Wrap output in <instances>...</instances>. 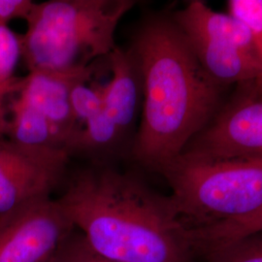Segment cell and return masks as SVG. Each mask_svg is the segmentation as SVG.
Masks as SVG:
<instances>
[{"instance_id": "cell-1", "label": "cell", "mask_w": 262, "mask_h": 262, "mask_svg": "<svg viewBox=\"0 0 262 262\" xmlns=\"http://www.w3.org/2000/svg\"><path fill=\"white\" fill-rule=\"evenodd\" d=\"M85 242L120 262H194L191 230L170 195L132 172L94 163L56 198Z\"/></svg>"}, {"instance_id": "cell-2", "label": "cell", "mask_w": 262, "mask_h": 262, "mask_svg": "<svg viewBox=\"0 0 262 262\" xmlns=\"http://www.w3.org/2000/svg\"><path fill=\"white\" fill-rule=\"evenodd\" d=\"M130 48L143 84L142 111L130 156L156 172L212 122L229 88L204 70L171 15L144 20Z\"/></svg>"}, {"instance_id": "cell-3", "label": "cell", "mask_w": 262, "mask_h": 262, "mask_svg": "<svg viewBox=\"0 0 262 262\" xmlns=\"http://www.w3.org/2000/svg\"><path fill=\"white\" fill-rule=\"evenodd\" d=\"M133 0H49L34 3L20 35L28 71L92 66L117 47L116 31Z\"/></svg>"}, {"instance_id": "cell-4", "label": "cell", "mask_w": 262, "mask_h": 262, "mask_svg": "<svg viewBox=\"0 0 262 262\" xmlns=\"http://www.w3.org/2000/svg\"><path fill=\"white\" fill-rule=\"evenodd\" d=\"M156 173L182 219L197 228L251 215L262 206V158L217 159L182 151Z\"/></svg>"}, {"instance_id": "cell-5", "label": "cell", "mask_w": 262, "mask_h": 262, "mask_svg": "<svg viewBox=\"0 0 262 262\" xmlns=\"http://www.w3.org/2000/svg\"><path fill=\"white\" fill-rule=\"evenodd\" d=\"M200 64L226 88L262 79V61L243 25L216 12L202 0H191L171 14Z\"/></svg>"}, {"instance_id": "cell-6", "label": "cell", "mask_w": 262, "mask_h": 262, "mask_svg": "<svg viewBox=\"0 0 262 262\" xmlns=\"http://www.w3.org/2000/svg\"><path fill=\"white\" fill-rule=\"evenodd\" d=\"M183 151L217 159L262 158V79L234 86L212 122Z\"/></svg>"}, {"instance_id": "cell-7", "label": "cell", "mask_w": 262, "mask_h": 262, "mask_svg": "<svg viewBox=\"0 0 262 262\" xmlns=\"http://www.w3.org/2000/svg\"><path fill=\"white\" fill-rule=\"evenodd\" d=\"M75 229L57 199L28 201L0 215V262H51Z\"/></svg>"}, {"instance_id": "cell-8", "label": "cell", "mask_w": 262, "mask_h": 262, "mask_svg": "<svg viewBox=\"0 0 262 262\" xmlns=\"http://www.w3.org/2000/svg\"><path fill=\"white\" fill-rule=\"evenodd\" d=\"M69 157L64 150L28 149L0 136V215L51 196L64 179Z\"/></svg>"}, {"instance_id": "cell-9", "label": "cell", "mask_w": 262, "mask_h": 262, "mask_svg": "<svg viewBox=\"0 0 262 262\" xmlns=\"http://www.w3.org/2000/svg\"><path fill=\"white\" fill-rule=\"evenodd\" d=\"M93 75L92 66L67 71H29L21 78L18 98L41 113L66 143L81 128L70 105V94L76 84L86 83Z\"/></svg>"}, {"instance_id": "cell-10", "label": "cell", "mask_w": 262, "mask_h": 262, "mask_svg": "<svg viewBox=\"0 0 262 262\" xmlns=\"http://www.w3.org/2000/svg\"><path fill=\"white\" fill-rule=\"evenodd\" d=\"M108 58L112 78L102 86V109L126 138L134 140L143 103L139 63L130 47L117 46Z\"/></svg>"}, {"instance_id": "cell-11", "label": "cell", "mask_w": 262, "mask_h": 262, "mask_svg": "<svg viewBox=\"0 0 262 262\" xmlns=\"http://www.w3.org/2000/svg\"><path fill=\"white\" fill-rule=\"evenodd\" d=\"M12 112L6 134L11 142L28 149L66 150V143L37 110L17 98L12 105Z\"/></svg>"}, {"instance_id": "cell-12", "label": "cell", "mask_w": 262, "mask_h": 262, "mask_svg": "<svg viewBox=\"0 0 262 262\" xmlns=\"http://www.w3.org/2000/svg\"><path fill=\"white\" fill-rule=\"evenodd\" d=\"M125 140L127 138L102 109L76 132L67 146V151L70 156L74 152L105 156L118 150Z\"/></svg>"}, {"instance_id": "cell-13", "label": "cell", "mask_w": 262, "mask_h": 262, "mask_svg": "<svg viewBox=\"0 0 262 262\" xmlns=\"http://www.w3.org/2000/svg\"><path fill=\"white\" fill-rule=\"evenodd\" d=\"M20 58V35L8 26H0V136L6 135L9 128L6 101L19 91L21 78L16 77L15 71Z\"/></svg>"}, {"instance_id": "cell-14", "label": "cell", "mask_w": 262, "mask_h": 262, "mask_svg": "<svg viewBox=\"0 0 262 262\" xmlns=\"http://www.w3.org/2000/svg\"><path fill=\"white\" fill-rule=\"evenodd\" d=\"M262 231V206L251 215L194 229L195 242L202 250L238 240Z\"/></svg>"}, {"instance_id": "cell-15", "label": "cell", "mask_w": 262, "mask_h": 262, "mask_svg": "<svg viewBox=\"0 0 262 262\" xmlns=\"http://www.w3.org/2000/svg\"><path fill=\"white\" fill-rule=\"evenodd\" d=\"M205 262H262V231L203 251Z\"/></svg>"}, {"instance_id": "cell-16", "label": "cell", "mask_w": 262, "mask_h": 262, "mask_svg": "<svg viewBox=\"0 0 262 262\" xmlns=\"http://www.w3.org/2000/svg\"><path fill=\"white\" fill-rule=\"evenodd\" d=\"M226 6L248 30L262 61V0H228Z\"/></svg>"}, {"instance_id": "cell-17", "label": "cell", "mask_w": 262, "mask_h": 262, "mask_svg": "<svg viewBox=\"0 0 262 262\" xmlns=\"http://www.w3.org/2000/svg\"><path fill=\"white\" fill-rule=\"evenodd\" d=\"M86 83L76 84L70 94L71 109L81 127L103 108L102 86L88 85Z\"/></svg>"}, {"instance_id": "cell-18", "label": "cell", "mask_w": 262, "mask_h": 262, "mask_svg": "<svg viewBox=\"0 0 262 262\" xmlns=\"http://www.w3.org/2000/svg\"><path fill=\"white\" fill-rule=\"evenodd\" d=\"M51 262H120L94 252L75 229L59 247Z\"/></svg>"}, {"instance_id": "cell-19", "label": "cell", "mask_w": 262, "mask_h": 262, "mask_svg": "<svg viewBox=\"0 0 262 262\" xmlns=\"http://www.w3.org/2000/svg\"><path fill=\"white\" fill-rule=\"evenodd\" d=\"M34 2L30 0H0V26L13 19H27Z\"/></svg>"}]
</instances>
